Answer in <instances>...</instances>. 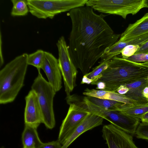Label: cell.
<instances>
[{
	"mask_svg": "<svg viewBox=\"0 0 148 148\" xmlns=\"http://www.w3.org/2000/svg\"><path fill=\"white\" fill-rule=\"evenodd\" d=\"M13 7L11 12L12 16H24L29 12L27 0H12Z\"/></svg>",
	"mask_w": 148,
	"mask_h": 148,
	"instance_id": "44dd1931",
	"label": "cell"
},
{
	"mask_svg": "<svg viewBox=\"0 0 148 148\" xmlns=\"http://www.w3.org/2000/svg\"><path fill=\"white\" fill-rule=\"evenodd\" d=\"M102 132L108 148H138L133 136L111 123L104 125Z\"/></svg>",
	"mask_w": 148,
	"mask_h": 148,
	"instance_id": "30bf717a",
	"label": "cell"
},
{
	"mask_svg": "<svg viewBox=\"0 0 148 148\" xmlns=\"http://www.w3.org/2000/svg\"></svg>",
	"mask_w": 148,
	"mask_h": 148,
	"instance_id": "74e56055",
	"label": "cell"
},
{
	"mask_svg": "<svg viewBox=\"0 0 148 148\" xmlns=\"http://www.w3.org/2000/svg\"><path fill=\"white\" fill-rule=\"evenodd\" d=\"M142 95L143 96L148 99V87H145L142 91Z\"/></svg>",
	"mask_w": 148,
	"mask_h": 148,
	"instance_id": "d6a6232c",
	"label": "cell"
},
{
	"mask_svg": "<svg viewBox=\"0 0 148 148\" xmlns=\"http://www.w3.org/2000/svg\"><path fill=\"white\" fill-rule=\"evenodd\" d=\"M138 53L148 54V41L140 46V47L135 54Z\"/></svg>",
	"mask_w": 148,
	"mask_h": 148,
	"instance_id": "83f0119b",
	"label": "cell"
},
{
	"mask_svg": "<svg viewBox=\"0 0 148 148\" xmlns=\"http://www.w3.org/2000/svg\"><path fill=\"white\" fill-rule=\"evenodd\" d=\"M62 145L58 141H53L43 144L38 148H61Z\"/></svg>",
	"mask_w": 148,
	"mask_h": 148,
	"instance_id": "4316f807",
	"label": "cell"
},
{
	"mask_svg": "<svg viewBox=\"0 0 148 148\" xmlns=\"http://www.w3.org/2000/svg\"><path fill=\"white\" fill-rule=\"evenodd\" d=\"M148 41V32L125 42L118 41L114 44L107 48L100 58V62L108 61L113 57L121 53L122 50L128 45H141Z\"/></svg>",
	"mask_w": 148,
	"mask_h": 148,
	"instance_id": "5bb4252c",
	"label": "cell"
},
{
	"mask_svg": "<svg viewBox=\"0 0 148 148\" xmlns=\"http://www.w3.org/2000/svg\"><path fill=\"white\" fill-rule=\"evenodd\" d=\"M66 101L70 106L60 127L58 140L62 145L90 112L83 101L77 103L71 99Z\"/></svg>",
	"mask_w": 148,
	"mask_h": 148,
	"instance_id": "ba28073f",
	"label": "cell"
},
{
	"mask_svg": "<svg viewBox=\"0 0 148 148\" xmlns=\"http://www.w3.org/2000/svg\"><path fill=\"white\" fill-rule=\"evenodd\" d=\"M25 99V125L37 128L40 124L42 123V116L36 95L31 90L26 96Z\"/></svg>",
	"mask_w": 148,
	"mask_h": 148,
	"instance_id": "8fae6325",
	"label": "cell"
},
{
	"mask_svg": "<svg viewBox=\"0 0 148 148\" xmlns=\"http://www.w3.org/2000/svg\"><path fill=\"white\" fill-rule=\"evenodd\" d=\"M86 6L103 13L120 16L125 19L146 8L145 0H88Z\"/></svg>",
	"mask_w": 148,
	"mask_h": 148,
	"instance_id": "8992f818",
	"label": "cell"
},
{
	"mask_svg": "<svg viewBox=\"0 0 148 148\" xmlns=\"http://www.w3.org/2000/svg\"><path fill=\"white\" fill-rule=\"evenodd\" d=\"M68 14L72 23L69 50L75 66L84 75L121 34L114 33L104 19L106 15L97 14L90 7L74 8Z\"/></svg>",
	"mask_w": 148,
	"mask_h": 148,
	"instance_id": "6da1fadb",
	"label": "cell"
},
{
	"mask_svg": "<svg viewBox=\"0 0 148 148\" xmlns=\"http://www.w3.org/2000/svg\"><path fill=\"white\" fill-rule=\"evenodd\" d=\"M142 122L148 123V112L145 114L140 119Z\"/></svg>",
	"mask_w": 148,
	"mask_h": 148,
	"instance_id": "1f68e13d",
	"label": "cell"
},
{
	"mask_svg": "<svg viewBox=\"0 0 148 148\" xmlns=\"http://www.w3.org/2000/svg\"><path fill=\"white\" fill-rule=\"evenodd\" d=\"M86 98L94 105L106 110H116L123 103L111 100L100 99L91 96H86Z\"/></svg>",
	"mask_w": 148,
	"mask_h": 148,
	"instance_id": "ffe728a7",
	"label": "cell"
},
{
	"mask_svg": "<svg viewBox=\"0 0 148 148\" xmlns=\"http://www.w3.org/2000/svg\"><path fill=\"white\" fill-rule=\"evenodd\" d=\"M125 59L136 63L146 62H148V54H136Z\"/></svg>",
	"mask_w": 148,
	"mask_h": 148,
	"instance_id": "484cf974",
	"label": "cell"
},
{
	"mask_svg": "<svg viewBox=\"0 0 148 148\" xmlns=\"http://www.w3.org/2000/svg\"><path fill=\"white\" fill-rule=\"evenodd\" d=\"M45 52V51L39 49L35 52L28 55L27 60L28 65L35 66L38 72L40 71L44 60Z\"/></svg>",
	"mask_w": 148,
	"mask_h": 148,
	"instance_id": "7402d4cb",
	"label": "cell"
},
{
	"mask_svg": "<svg viewBox=\"0 0 148 148\" xmlns=\"http://www.w3.org/2000/svg\"><path fill=\"white\" fill-rule=\"evenodd\" d=\"M1 148H4L3 147H2Z\"/></svg>",
	"mask_w": 148,
	"mask_h": 148,
	"instance_id": "e575fe53",
	"label": "cell"
},
{
	"mask_svg": "<svg viewBox=\"0 0 148 148\" xmlns=\"http://www.w3.org/2000/svg\"><path fill=\"white\" fill-rule=\"evenodd\" d=\"M104 119L90 112L76 128L61 148H67L79 136L86 132L102 124Z\"/></svg>",
	"mask_w": 148,
	"mask_h": 148,
	"instance_id": "4fadbf2b",
	"label": "cell"
},
{
	"mask_svg": "<svg viewBox=\"0 0 148 148\" xmlns=\"http://www.w3.org/2000/svg\"><path fill=\"white\" fill-rule=\"evenodd\" d=\"M94 85H96L97 87L96 88L97 90H104L106 87L105 84L101 81H98L95 83Z\"/></svg>",
	"mask_w": 148,
	"mask_h": 148,
	"instance_id": "f546056e",
	"label": "cell"
},
{
	"mask_svg": "<svg viewBox=\"0 0 148 148\" xmlns=\"http://www.w3.org/2000/svg\"><path fill=\"white\" fill-rule=\"evenodd\" d=\"M100 75L97 82L105 84L104 90L116 92L121 85L147 78L148 67L142 63L132 62L116 56L109 60L108 67Z\"/></svg>",
	"mask_w": 148,
	"mask_h": 148,
	"instance_id": "7a4b0ae2",
	"label": "cell"
},
{
	"mask_svg": "<svg viewBox=\"0 0 148 148\" xmlns=\"http://www.w3.org/2000/svg\"><path fill=\"white\" fill-rule=\"evenodd\" d=\"M45 73L49 82L56 92L62 88V74L58 59L51 53L45 51L44 60L41 67Z\"/></svg>",
	"mask_w": 148,
	"mask_h": 148,
	"instance_id": "7c38bea8",
	"label": "cell"
},
{
	"mask_svg": "<svg viewBox=\"0 0 148 148\" xmlns=\"http://www.w3.org/2000/svg\"><path fill=\"white\" fill-rule=\"evenodd\" d=\"M140 47L139 45H128L125 47L121 51V55L123 58H126L134 55Z\"/></svg>",
	"mask_w": 148,
	"mask_h": 148,
	"instance_id": "d4e9b609",
	"label": "cell"
},
{
	"mask_svg": "<svg viewBox=\"0 0 148 148\" xmlns=\"http://www.w3.org/2000/svg\"><path fill=\"white\" fill-rule=\"evenodd\" d=\"M88 109L97 114L132 136L135 135L140 120L124 114L117 110H110L99 107L85 97L83 99Z\"/></svg>",
	"mask_w": 148,
	"mask_h": 148,
	"instance_id": "52a82bcc",
	"label": "cell"
},
{
	"mask_svg": "<svg viewBox=\"0 0 148 148\" xmlns=\"http://www.w3.org/2000/svg\"><path fill=\"white\" fill-rule=\"evenodd\" d=\"M110 60L100 62L99 65L94 68L92 71L85 75L92 81L91 84L93 85L100 79V74L107 68Z\"/></svg>",
	"mask_w": 148,
	"mask_h": 148,
	"instance_id": "603a6c76",
	"label": "cell"
},
{
	"mask_svg": "<svg viewBox=\"0 0 148 148\" xmlns=\"http://www.w3.org/2000/svg\"><path fill=\"white\" fill-rule=\"evenodd\" d=\"M56 45L58 50L59 66L63 77L66 96H68L76 86L78 71L72 61L64 36L59 38Z\"/></svg>",
	"mask_w": 148,
	"mask_h": 148,
	"instance_id": "9c48e42d",
	"label": "cell"
},
{
	"mask_svg": "<svg viewBox=\"0 0 148 148\" xmlns=\"http://www.w3.org/2000/svg\"><path fill=\"white\" fill-rule=\"evenodd\" d=\"M147 78L148 80V77H147Z\"/></svg>",
	"mask_w": 148,
	"mask_h": 148,
	"instance_id": "d590c367",
	"label": "cell"
},
{
	"mask_svg": "<svg viewBox=\"0 0 148 148\" xmlns=\"http://www.w3.org/2000/svg\"><path fill=\"white\" fill-rule=\"evenodd\" d=\"M148 32V12L135 23L130 24L118 40L125 42Z\"/></svg>",
	"mask_w": 148,
	"mask_h": 148,
	"instance_id": "9a60e30c",
	"label": "cell"
},
{
	"mask_svg": "<svg viewBox=\"0 0 148 148\" xmlns=\"http://www.w3.org/2000/svg\"><path fill=\"white\" fill-rule=\"evenodd\" d=\"M28 54L24 53L7 64L0 71V103L13 101L24 85Z\"/></svg>",
	"mask_w": 148,
	"mask_h": 148,
	"instance_id": "3957f363",
	"label": "cell"
},
{
	"mask_svg": "<svg viewBox=\"0 0 148 148\" xmlns=\"http://www.w3.org/2000/svg\"><path fill=\"white\" fill-rule=\"evenodd\" d=\"M129 89V91L125 95L129 98L139 104L147 103V99L142 95L143 90L148 87L147 78H143L133 82L125 85Z\"/></svg>",
	"mask_w": 148,
	"mask_h": 148,
	"instance_id": "e0dca14e",
	"label": "cell"
},
{
	"mask_svg": "<svg viewBox=\"0 0 148 148\" xmlns=\"http://www.w3.org/2000/svg\"><path fill=\"white\" fill-rule=\"evenodd\" d=\"M88 0H27L29 12L39 18L52 19L57 14L84 6Z\"/></svg>",
	"mask_w": 148,
	"mask_h": 148,
	"instance_id": "5b68a950",
	"label": "cell"
},
{
	"mask_svg": "<svg viewBox=\"0 0 148 148\" xmlns=\"http://www.w3.org/2000/svg\"><path fill=\"white\" fill-rule=\"evenodd\" d=\"M38 73L32 86V90L35 92L38 98L42 112V123L47 128L51 129L56 124L53 100L56 92L43 77L40 71Z\"/></svg>",
	"mask_w": 148,
	"mask_h": 148,
	"instance_id": "277c9868",
	"label": "cell"
},
{
	"mask_svg": "<svg viewBox=\"0 0 148 148\" xmlns=\"http://www.w3.org/2000/svg\"><path fill=\"white\" fill-rule=\"evenodd\" d=\"M147 101H148V99H147Z\"/></svg>",
	"mask_w": 148,
	"mask_h": 148,
	"instance_id": "8d00e7d4",
	"label": "cell"
},
{
	"mask_svg": "<svg viewBox=\"0 0 148 148\" xmlns=\"http://www.w3.org/2000/svg\"><path fill=\"white\" fill-rule=\"evenodd\" d=\"M83 94L86 96L115 101L130 106L139 104L125 95L120 94L116 92L87 88Z\"/></svg>",
	"mask_w": 148,
	"mask_h": 148,
	"instance_id": "2e32d148",
	"label": "cell"
},
{
	"mask_svg": "<svg viewBox=\"0 0 148 148\" xmlns=\"http://www.w3.org/2000/svg\"><path fill=\"white\" fill-rule=\"evenodd\" d=\"M37 129L25 125L22 135L23 148H38L43 144L39 137Z\"/></svg>",
	"mask_w": 148,
	"mask_h": 148,
	"instance_id": "ac0fdd59",
	"label": "cell"
},
{
	"mask_svg": "<svg viewBox=\"0 0 148 148\" xmlns=\"http://www.w3.org/2000/svg\"><path fill=\"white\" fill-rule=\"evenodd\" d=\"M135 135L139 139L148 141V123H140L136 129Z\"/></svg>",
	"mask_w": 148,
	"mask_h": 148,
	"instance_id": "cb8c5ba5",
	"label": "cell"
},
{
	"mask_svg": "<svg viewBox=\"0 0 148 148\" xmlns=\"http://www.w3.org/2000/svg\"><path fill=\"white\" fill-rule=\"evenodd\" d=\"M146 8H148V0H145Z\"/></svg>",
	"mask_w": 148,
	"mask_h": 148,
	"instance_id": "836d02e7",
	"label": "cell"
},
{
	"mask_svg": "<svg viewBox=\"0 0 148 148\" xmlns=\"http://www.w3.org/2000/svg\"><path fill=\"white\" fill-rule=\"evenodd\" d=\"M92 81L87 78L85 75H84L81 82V84H89L91 83Z\"/></svg>",
	"mask_w": 148,
	"mask_h": 148,
	"instance_id": "4dcf8cb0",
	"label": "cell"
},
{
	"mask_svg": "<svg viewBox=\"0 0 148 148\" xmlns=\"http://www.w3.org/2000/svg\"><path fill=\"white\" fill-rule=\"evenodd\" d=\"M116 110L140 120L143 115L148 112V102L145 103L138 104L132 106L123 103Z\"/></svg>",
	"mask_w": 148,
	"mask_h": 148,
	"instance_id": "d6986e66",
	"label": "cell"
},
{
	"mask_svg": "<svg viewBox=\"0 0 148 148\" xmlns=\"http://www.w3.org/2000/svg\"><path fill=\"white\" fill-rule=\"evenodd\" d=\"M129 91L128 88L125 85H121L118 88L116 92L122 95H125Z\"/></svg>",
	"mask_w": 148,
	"mask_h": 148,
	"instance_id": "f1b7e54d",
	"label": "cell"
}]
</instances>
